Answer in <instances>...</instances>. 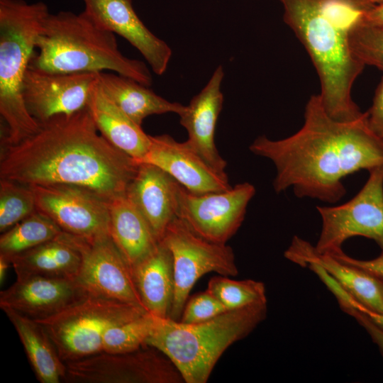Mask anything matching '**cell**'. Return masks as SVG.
<instances>
[{"label": "cell", "mask_w": 383, "mask_h": 383, "mask_svg": "<svg viewBox=\"0 0 383 383\" xmlns=\"http://www.w3.org/2000/svg\"><path fill=\"white\" fill-rule=\"evenodd\" d=\"M327 288L332 292L335 298H340L352 306L359 310L371 321L383 329V313L373 311L359 302L351 294L346 292L334 279L329 274L323 272L320 277Z\"/></svg>", "instance_id": "obj_33"}, {"label": "cell", "mask_w": 383, "mask_h": 383, "mask_svg": "<svg viewBox=\"0 0 383 383\" xmlns=\"http://www.w3.org/2000/svg\"><path fill=\"white\" fill-rule=\"evenodd\" d=\"M379 284H380L381 290L383 294V282L379 280Z\"/></svg>", "instance_id": "obj_40"}, {"label": "cell", "mask_w": 383, "mask_h": 383, "mask_svg": "<svg viewBox=\"0 0 383 383\" xmlns=\"http://www.w3.org/2000/svg\"><path fill=\"white\" fill-rule=\"evenodd\" d=\"M11 266L10 259L4 255L0 254V284H3L7 270Z\"/></svg>", "instance_id": "obj_38"}, {"label": "cell", "mask_w": 383, "mask_h": 383, "mask_svg": "<svg viewBox=\"0 0 383 383\" xmlns=\"http://www.w3.org/2000/svg\"><path fill=\"white\" fill-rule=\"evenodd\" d=\"M85 295L75 279L23 276L16 277L11 287L1 291L0 307L37 321L56 314Z\"/></svg>", "instance_id": "obj_17"}, {"label": "cell", "mask_w": 383, "mask_h": 383, "mask_svg": "<svg viewBox=\"0 0 383 383\" xmlns=\"http://www.w3.org/2000/svg\"><path fill=\"white\" fill-rule=\"evenodd\" d=\"M363 19L368 23L383 26V5L372 7L365 14Z\"/></svg>", "instance_id": "obj_37"}, {"label": "cell", "mask_w": 383, "mask_h": 383, "mask_svg": "<svg viewBox=\"0 0 383 383\" xmlns=\"http://www.w3.org/2000/svg\"><path fill=\"white\" fill-rule=\"evenodd\" d=\"M39 124L18 143L1 145L0 179L79 186L108 201L126 196L138 162L100 134L87 106Z\"/></svg>", "instance_id": "obj_2"}, {"label": "cell", "mask_w": 383, "mask_h": 383, "mask_svg": "<svg viewBox=\"0 0 383 383\" xmlns=\"http://www.w3.org/2000/svg\"><path fill=\"white\" fill-rule=\"evenodd\" d=\"M179 183L160 168L139 162L128 185L126 196L141 213L160 242L166 228L177 216Z\"/></svg>", "instance_id": "obj_19"}, {"label": "cell", "mask_w": 383, "mask_h": 383, "mask_svg": "<svg viewBox=\"0 0 383 383\" xmlns=\"http://www.w3.org/2000/svg\"><path fill=\"white\" fill-rule=\"evenodd\" d=\"M37 211L65 233L85 239L110 233L109 202L91 190L72 184L30 186Z\"/></svg>", "instance_id": "obj_12"}, {"label": "cell", "mask_w": 383, "mask_h": 383, "mask_svg": "<svg viewBox=\"0 0 383 383\" xmlns=\"http://www.w3.org/2000/svg\"><path fill=\"white\" fill-rule=\"evenodd\" d=\"M336 260L360 269L383 282V249L380 255L372 260H362L346 255L342 250L330 253Z\"/></svg>", "instance_id": "obj_34"}, {"label": "cell", "mask_w": 383, "mask_h": 383, "mask_svg": "<svg viewBox=\"0 0 383 383\" xmlns=\"http://www.w3.org/2000/svg\"><path fill=\"white\" fill-rule=\"evenodd\" d=\"M37 211L30 186L0 179V232L12 228Z\"/></svg>", "instance_id": "obj_29"}, {"label": "cell", "mask_w": 383, "mask_h": 383, "mask_svg": "<svg viewBox=\"0 0 383 383\" xmlns=\"http://www.w3.org/2000/svg\"><path fill=\"white\" fill-rule=\"evenodd\" d=\"M363 18L350 30L351 50L365 66H374L383 71V26L368 23Z\"/></svg>", "instance_id": "obj_31"}, {"label": "cell", "mask_w": 383, "mask_h": 383, "mask_svg": "<svg viewBox=\"0 0 383 383\" xmlns=\"http://www.w3.org/2000/svg\"><path fill=\"white\" fill-rule=\"evenodd\" d=\"M223 68L218 65L204 88L190 100L179 116L180 124L188 133L187 144L213 168L226 173L227 162L215 143L216 123L223 104Z\"/></svg>", "instance_id": "obj_18"}, {"label": "cell", "mask_w": 383, "mask_h": 383, "mask_svg": "<svg viewBox=\"0 0 383 383\" xmlns=\"http://www.w3.org/2000/svg\"><path fill=\"white\" fill-rule=\"evenodd\" d=\"M85 13L100 28L116 33L136 48L157 75L168 67L172 50L143 23L132 0H84Z\"/></svg>", "instance_id": "obj_15"}, {"label": "cell", "mask_w": 383, "mask_h": 383, "mask_svg": "<svg viewBox=\"0 0 383 383\" xmlns=\"http://www.w3.org/2000/svg\"><path fill=\"white\" fill-rule=\"evenodd\" d=\"M255 194V188L249 182L203 194L192 192L179 184L177 216L201 237L226 244L241 226Z\"/></svg>", "instance_id": "obj_11"}, {"label": "cell", "mask_w": 383, "mask_h": 383, "mask_svg": "<svg viewBox=\"0 0 383 383\" xmlns=\"http://www.w3.org/2000/svg\"><path fill=\"white\" fill-rule=\"evenodd\" d=\"M131 271L146 311L159 318H169L174 286L173 260L169 249L160 242Z\"/></svg>", "instance_id": "obj_23"}, {"label": "cell", "mask_w": 383, "mask_h": 383, "mask_svg": "<svg viewBox=\"0 0 383 383\" xmlns=\"http://www.w3.org/2000/svg\"><path fill=\"white\" fill-rule=\"evenodd\" d=\"M10 259L16 277L40 275L75 279L82 253L78 237L65 232Z\"/></svg>", "instance_id": "obj_22"}, {"label": "cell", "mask_w": 383, "mask_h": 383, "mask_svg": "<svg viewBox=\"0 0 383 383\" xmlns=\"http://www.w3.org/2000/svg\"><path fill=\"white\" fill-rule=\"evenodd\" d=\"M1 309L14 326L38 380L41 383L65 380V363L43 326L13 309Z\"/></svg>", "instance_id": "obj_26"}, {"label": "cell", "mask_w": 383, "mask_h": 383, "mask_svg": "<svg viewBox=\"0 0 383 383\" xmlns=\"http://www.w3.org/2000/svg\"><path fill=\"white\" fill-rule=\"evenodd\" d=\"M249 149L273 162L276 193L292 187L298 198L331 204L345 195V177L383 167V139L368 127L366 112L353 121H336L326 112L319 94L306 104L299 131L280 140L260 135Z\"/></svg>", "instance_id": "obj_1"}, {"label": "cell", "mask_w": 383, "mask_h": 383, "mask_svg": "<svg viewBox=\"0 0 383 383\" xmlns=\"http://www.w3.org/2000/svg\"><path fill=\"white\" fill-rule=\"evenodd\" d=\"M358 193L345 204L316 206L321 230L315 250L330 254L342 250L348 239L362 236L383 249V167L373 168Z\"/></svg>", "instance_id": "obj_9"}, {"label": "cell", "mask_w": 383, "mask_h": 383, "mask_svg": "<svg viewBox=\"0 0 383 383\" xmlns=\"http://www.w3.org/2000/svg\"><path fill=\"white\" fill-rule=\"evenodd\" d=\"M227 311L221 302L206 289L187 301L179 321L184 323L204 322Z\"/></svg>", "instance_id": "obj_32"}, {"label": "cell", "mask_w": 383, "mask_h": 383, "mask_svg": "<svg viewBox=\"0 0 383 383\" xmlns=\"http://www.w3.org/2000/svg\"><path fill=\"white\" fill-rule=\"evenodd\" d=\"M366 114L370 129L383 139V77L376 89L372 106Z\"/></svg>", "instance_id": "obj_36"}, {"label": "cell", "mask_w": 383, "mask_h": 383, "mask_svg": "<svg viewBox=\"0 0 383 383\" xmlns=\"http://www.w3.org/2000/svg\"><path fill=\"white\" fill-rule=\"evenodd\" d=\"M160 242L169 249L173 260L174 286L169 318L174 321H179L191 290L203 275L238 274L230 246L201 237L178 217L168 225Z\"/></svg>", "instance_id": "obj_8"}, {"label": "cell", "mask_w": 383, "mask_h": 383, "mask_svg": "<svg viewBox=\"0 0 383 383\" xmlns=\"http://www.w3.org/2000/svg\"><path fill=\"white\" fill-rule=\"evenodd\" d=\"M340 308L346 313L353 316L370 334L372 340L377 345L383 354V329L371 321L367 316L357 309L352 306L345 300L336 298Z\"/></svg>", "instance_id": "obj_35"}, {"label": "cell", "mask_w": 383, "mask_h": 383, "mask_svg": "<svg viewBox=\"0 0 383 383\" xmlns=\"http://www.w3.org/2000/svg\"><path fill=\"white\" fill-rule=\"evenodd\" d=\"M28 67L62 73L112 71L148 87L152 82L148 67L123 55L115 34L98 26L84 11L50 13Z\"/></svg>", "instance_id": "obj_4"}, {"label": "cell", "mask_w": 383, "mask_h": 383, "mask_svg": "<svg viewBox=\"0 0 383 383\" xmlns=\"http://www.w3.org/2000/svg\"><path fill=\"white\" fill-rule=\"evenodd\" d=\"M87 109L100 134L112 145L138 162L145 157L150 135L111 100L99 79L91 89Z\"/></svg>", "instance_id": "obj_21"}, {"label": "cell", "mask_w": 383, "mask_h": 383, "mask_svg": "<svg viewBox=\"0 0 383 383\" xmlns=\"http://www.w3.org/2000/svg\"><path fill=\"white\" fill-rule=\"evenodd\" d=\"M366 1H367L368 2H370V4L374 6L383 5V0H366Z\"/></svg>", "instance_id": "obj_39"}, {"label": "cell", "mask_w": 383, "mask_h": 383, "mask_svg": "<svg viewBox=\"0 0 383 383\" xmlns=\"http://www.w3.org/2000/svg\"><path fill=\"white\" fill-rule=\"evenodd\" d=\"M206 290L228 311L267 303L265 284L254 279L235 280L228 276H215L209 281Z\"/></svg>", "instance_id": "obj_28"}, {"label": "cell", "mask_w": 383, "mask_h": 383, "mask_svg": "<svg viewBox=\"0 0 383 383\" xmlns=\"http://www.w3.org/2000/svg\"><path fill=\"white\" fill-rule=\"evenodd\" d=\"M50 13L43 1L0 0V114L6 126L1 145L18 143L40 127L26 106L23 84Z\"/></svg>", "instance_id": "obj_6"}, {"label": "cell", "mask_w": 383, "mask_h": 383, "mask_svg": "<svg viewBox=\"0 0 383 383\" xmlns=\"http://www.w3.org/2000/svg\"><path fill=\"white\" fill-rule=\"evenodd\" d=\"M126 353L101 352L65 363V380L80 383H183L174 364L146 346Z\"/></svg>", "instance_id": "obj_10"}, {"label": "cell", "mask_w": 383, "mask_h": 383, "mask_svg": "<svg viewBox=\"0 0 383 383\" xmlns=\"http://www.w3.org/2000/svg\"><path fill=\"white\" fill-rule=\"evenodd\" d=\"M148 313L130 304L85 295L56 314L36 321L45 329L66 363L101 353L108 329Z\"/></svg>", "instance_id": "obj_7"}, {"label": "cell", "mask_w": 383, "mask_h": 383, "mask_svg": "<svg viewBox=\"0 0 383 383\" xmlns=\"http://www.w3.org/2000/svg\"><path fill=\"white\" fill-rule=\"evenodd\" d=\"M63 232L50 217L36 211L1 233L0 254L11 257L52 240Z\"/></svg>", "instance_id": "obj_27"}, {"label": "cell", "mask_w": 383, "mask_h": 383, "mask_svg": "<svg viewBox=\"0 0 383 383\" xmlns=\"http://www.w3.org/2000/svg\"><path fill=\"white\" fill-rule=\"evenodd\" d=\"M284 256L301 267L318 265L359 302L383 313V294L379 279L329 254L317 252L314 245L298 236L293 238Z\"/></svg>", "instance_id": "obj_20"}, {"label": "cell", "mask_w": 383, "mask_h": 383, "mask_svg": "<svg viewBox=\"0 0 383 383\" xmlns=\"http://www.w3.org/2000/svg\"><path fill=\"white\" fill-rule=\"evenodd\" d=\"M283 20L304 46L317 72L326 112L339 121H353L362 113L352 88L365 65L350 44L352 26L375 6L366 0H279Z\"/></svg>", "instance_id": "obj_3"}, {"label": "cell", "mask_w": 383, "mask_h": 383, "mask_svg": "<svg viewBox=\"0 0 383 383\" xmlns=\"http://www.w3.org/2000/svg\"><path fill=\"white\" fill-rule=\"evenodd\" d=\"M110 235L131 268L159 244L148 223L126 196L109 202Z\"/></svg>", "instance_id": "obj_25"}, {"label": "cell", "mask_w": 383, "mask_h": 383, "mask_svg": "<svg viewBox=\"0 0 383 383\" xmlns=\"http://www.w3.org/2000/svg\"><path fill=\"white\" fill-rule=\"evenodd\" d=\"M267 313V303L227 311L198 323L156 316L145 346L165 354L186 383H206L223 353L248 335Z\"/></svg>", "instance_id": "obj_5"}, {"label": "cell", "mask_w": 383, "mask_h": 383, "mask_svg": "<svg viewBox=\"0 0 383 383\" xmlns=\"http://www.w3.org/2000/svg\"><path fill=\"white\" fill-rule=\"evenodd\" d=\"M156 316L150 313L108 329L102 340V352L126 353L145 346L155 323Z\"/></svg>", "instance_id": "obj_30"}, {"label": "cell", "mask_w": 383, "mask_h": 383, "mask_svg": "<svg viewBox=\"0 0 383 383\" xmlns=\"http://www.w3.org/2000/svg\"><path fill=\"white\" fill-rule=\"evenodd\" d=\"M78 238L82 262L75 281L81 289L87 295L119 301L146 311L131 268L110 233L93 239Z\"/></svg>", "instance_id": "obj_13"}, {"label": "cell", "mask_w": 383, "mask_h": 383, "mask_svg": "<svg viewBox=\"0 0 383 383\" xmlns=\"http://www.w3.org/2000/svg\"><path fill=\"white\" fill-rule=\"evenodd\" d=\"M150 140L148 152L139 162L160 168L187 190L203 194L232 187L226 173L213 168L186 141L178 142L167 134L150 135Z\"/></svg>", "instance_id": "obj_16"}, {"label": "cell", "mask_w": 383, "mask_h": 383, "mask_svg": "<svg viewBox=\"0 0 383 383\" xmlns=\"http://www.w3.org/2000/svg\"><path fill=\"white\" fill-rule=\"evenodd\" d=\"M98 79L104 91L129 118L141 126L154 114L174 113L178 116L185 106L170 101L155 93L150 87L116 73L101 72Z\"/></svg>", "instance_id": "obj_24"}, {"label": "cell", "mask_w": 383, "mask_h": 383, "mask_svg": "<svg viewBox=\"0 0 383 383\" xmlns=\"http://www.w3.org/2000/svg\"><path fill=\"white\" fill-rule=\"evenodd\" d=\"M99 72H51L29 67L23 96L30 116L39 123L58 115H71L87 106Z\"/></svg>", "instance_id": "obj_14"}]
</instances>
